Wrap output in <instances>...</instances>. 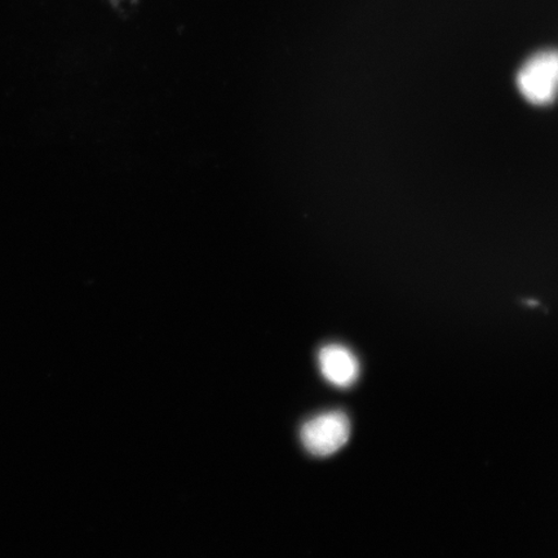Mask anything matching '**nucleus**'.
Returning <instances> with one entry per match:
<instances>
[{
	"label": "nucleus",
	"instance_id": "f257e3e1",
	"mask_svg": "<svg viewBox=\"0 0 558 558\" xmlns=\"http://www.w3.org/2000/svg\"><path fill=\"white\" fill-rule=\"evenodd\" d=\"M520 93L529 102L548 105L558 97V51L535 53L522 65L518 75Z\"/></svg>",
	"mask_w": 558,
	"mask_h": 558
},
{
	"label": "nucleus",
	"instance_id": "f03ea898",
	"mask_svg": "<svg viewBox=\"0 0 558 558\" xmlns=\"http://www.w3.org/2000/svg\"><path fill=\"white\" fill-rule=\"evenodd\" d=\"M351 421L343 411H327L310 418L300 430L306 451L314 457H331L351 438Z\"/></svg>",
	"mask_w": 558,
	"mask_h": 558
},
{
	"label": "nucleus",
	"instance_id": "7ed1b4c3",
	"mask_svg": "<svg viewBox=\"0 0 558 558\" xmlns=\"http://www.w3.org/2000/svg\"><path fill=\"white\" fill-rule=\"evenodd\" d=\"M318 364L320 374L335 387H352L360 378V362L357 357L343 345L330 344L320 349Z\"/></svg>",
	"mask_w": 558,
	"mask_h": 558
}]
</instances>
